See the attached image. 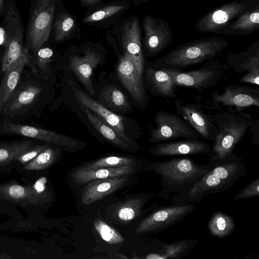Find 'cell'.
I'll list each match as a JSON object with an SVG mask.
<instances>
[{"mask_svg":"<svg viewBox=\"0 0 259 259\" xmlns=\"http://www.w3.org/2000/svg\"><path fill=\"white\" fill-rule=\"evenodd\" d=\"M257 5H259V0L233 1L225 4L198 19L195 29L200 33L219 34L230 22Z\"/></svg>","mask_w":259,"mask_h":259,"instance_id":"obj_9","label":"cell"},{"mask_svg":"<svg viewBox=\"0 0 259 259\" xmlns=\"http://www.w3.org/2000/svg\"><path fill=\"white\" fill-rule=\"evenodd\" d=\"M7 38L6 48L2 62V70L5 72L15 61L28 54L23 43V30L19 15L11 6L8 12L6 26Z\"/></svg>","mask_w":259,"mask_h":259,"instance_id":"obj_14","label":"cell"},{"mask_svg":"<svg viewBox=\"0 0 259 259\" xmlns=\"http://www.w3.org/2000/svg\"><path fill=\"white\" fill-rule=\"evenodd\" d=\"M135 170V166L92 169L79 167L72 172V177L76 184L81 185L98 179L127 176L133 173Z\"/></svg>","mask_w":259,"mask_h":259,"instance_id":"obj_27","label":"cell"},{"mask_svg":"<svg viewBox=\"0 0 259 259\" xmlns=\"http://www.w3.org/2000/svg\"><path fill=\"white\" fill-rule=\"evenodd\" d=\"M212 116L218 132L211 147L210 155L224 158L233 152L236 145L254 122L250 115L243 111L227 110Z\"/></svg>","mask_w":259,"mask_h":259,"instance_id":"obj_5","label":"cell"},{"mask_svg":"<svg viewBox=\"0 0 259 259\" xmlns=\"http://www.w3.org/2000/svg\"><path fill=\"white\" fill-rule=\"evenodd\" d=\"M160 68L171 76L176 86L198 92L215 85L223 77L225 70L224 65L214 59L207 61L200 68L187 71Z\"/></svg>","mask_w":259,"mask_h":259,"instance_id":"obj_7","label":"cell"},{"mask_svg":"<svg viewBox=\"0 0 259 259\" xmlns=\"http://www.w3.org/2000/svg\"><path fill=\"white\" fill-rule=\"evenodd\" d=\"M60 151L49 146L26 164L16 168V170L25 178H38L43 175L57 160Z\"/></svg>","mask_w":259,"mask_h":259,"instance_id":"obj_25","label":"cell"},{"mask_svg":"<svg viewBox=\"0 0 259 259\" xmlns=\"http://www.w3.org/2000/svg\"><path fill=\"white\" fill-rule=\"evenodd\" d=\"M59 0H34L26 33V49L35 54L48 40Z\"/></svg>","mask_w":259,"mask_h":259,"instance_id":"obj_6","label":"cell"},{"mask_svg":"<svg viewBox=\"0 0 259 259\" xmlns=\"http://www.w3.org/2000/svg\"><path fill=\"white\" fill-rule=\"evenodd\" d=\"M80 105L81 109L94 127L103 137L112 145L120 150L126 151H136L139 149V147L133 145L125 141L101 117L89 109Z\"/></svg>","mask_w":259,"mask_h":259,"instance_id":"obj_28","label":"cell"},{"mask_svg":"<svg viewBox=\"0 0 259 259\" xmlns=\"http://www.w3.org/2000/svg\"><path fill=\"white\" fill-rule=\"evenodd\" d=\"M146 79L151 92L157 97L176 98L175 84L171 76L162 68L149 67Z\"/></svg>","mask_w":259,"mask_h":259,"instance_id":"obj_26","label":"cell"},{"mask_svg":"<svg viewBox=\"0 0 259 259\" xmlns=\"http://www.w3.org/2000/svg\"><path fill=\"white\" fill-rule=\"evenodd\" d=\"M208 163L209 170L190 187L173 196L172 204L200 203L207 195L230 189L245 175L244 162L233 152L222 158L210 155Z\"/></svg>","mask_w":259,"mask_h":259,"instance_id":"obj_1","label":"cell"},{"mask_svg":"<svg viewBox=\"0 0 259 259\" xmlns=\"http://www.w3.org/2000/svg\"><path fill=\"white\" fill-rule=\"evenodd\" d=\"M3 135H17L45 141L58 146L67 152H74L83 148L86 143L60 133L34 127L15 123L5 118L0 130Z\"/></svg>","mask_w":259,"mask_h":259,"instance_id":"obj_10","label":"cell"},{"mask_svg":"<svg viewBox=\"0 0 259 259\" xmlns=\"http://www.w3.org/2000/svg\"><path fill=\"white\" fill-rule=\"evenodd\" d=\"M195 206L190 203L164 206L143 219L135 230L136 234L162 231L179 223L191 214Z\"/></svg>","mask_w":259,"mask_h":259,"instance_id":"obj_11","label":"cell"},{"mask_svg":"<svg viewBox=\"0 0 259 259\" xmlns=\"http://www.w3.org/2000/svg\"><path fill=\"white\" fill-rule=\"evenodd\" d=\"M29 54L22 56L5 72L0 85V114L17 90L22 72Z\"/></svg>","mask_w":259,"mask_h":259,"instance_id":"obj_24","label":"cell"},{"mask_svg":"<svg viewBox=\"0 0 259 259\" xmlns=\"http://www.w3.org/2000/svg\"><path fill=\"white\" fill-rule=\"evenodd\" d=\"M235 228L233 219L225 213L216 212L210 219L208 229L214 236L223 238L232 234Z\"/></svg>","mask_w":259,"mask_h":259,"instance_id":"obj_31","label":"cell"},{"mask_svg":"<svg viewBox=\"0 0 259 259\" xmlns=\"http://www.w3.org/2000/svg\"><path fill=\"white\" fill-rule=\"evenodd\" d=\"M94 226L99 236L108 244H117L124 241L116 230L100 219L95 220Z\"/></svg>","mask_w":259,"mask_h":259,"instance_id":"obj_38","label":"cell"},{"mask_svg":"<svg viewBox=\"0 0 259 259\" xmlns=\"http://www.w3.org/2000/svg\"><path fill=\"white\" fill-rule=\"evenodd\" d=\"M53 55V52L50 48H40L34 56L29 55L26 64L28 65L36 75L39 73L49 74V64Z\"/></svg>","mask_w":259,"mask_h":259,"instance_id":"obj_36","label":"cell"},{"mask_svg":"<svg viewBox=\"0 0 259 259\" xmlns=\"http://www.w3.org/2000/svg\"><path fill=\"white\" fill-rule=\"evenodd\" d=\"M138 1H146L147 0H138Z\"/></svg>","mask_w":259,"mask_h":259,"instance_id":"obj_45","label":"cell"},{"mask_svg":"<svg viewBox=\"0 0 259 259\" xmlns=\"http://www.w3.org/2000/svg\"><path fill=\"white\" fill-rule=\"evenodd\" d=\"M41 92V88L36 84L30 83L25 84L17 90L2 113L12 116L13 114L16 113L34 102Z\"/></svg>","mask_w":259,"mask_h":259,"instance_id":"obj_29","label":"cell"},{"mask_svg":"<svg viewBox=\"0 0 259 259\" xmlns=\"http://www.w3.org/2000/svg\"><path fill=\"white\" fill-rule=\"evenodd\" d=\"M228 42L217 36L201 38L178 46L159 58L156 66L183 70L190 66L213 60L227 48Z\"/></svg>","mask_w":259,"mask_h":259,"instance_id":"obj_3","label":"cell"},{"mask_svg":"<svg viewBox=\"0 0 259 259\" xmlns=\"http://www.w3.org/2000/svg\"><path fill=\"white\" fill-rule=\"evenodd\" d=\"M33 145L31 141L0 144V175H9L15 169L17 157Z\"/></svg>","mask_w":259,"mask_h":259,"instance_id":"obj_30","label":"cell"},{"mask_svg":"<svg viewBox=\"0 0 259 259\" xmlns=\"http://www.w3.org/2000/svg\"><path fill=\"white\" fill-rule=\"evenodd\" d=\"M49 146V144L32 145L17 157L16 158V168L29 162Z\"/></svg>","mask_w":259,"mask_h":259,"instance_id":"obj_40","label":"cell"},{"mask_svg":"<svg viewBox=\"0 0 259 259\" xmlns=\"http://www.w3.org/2000/svg\"><path fill=\"white\" fill-rule=\"evenodd\" d=\"M174 106L177 114L189 123L198 135L213 141L218 131L212 115L204 113L199 105L181 100L176 99Z\"/></svg>","mask_w":259,"mask_h":259,"instance_id":"obj_15","label":"cell"},{"mask_svg":"<svg viewBox=\"0 0 259 259\" xmlns=\"http://www.w3.org/2000/svg\"><path fill=\"white\" fill-rule=\"evenodd\" d=\"M210 167L209 163L199 164L190 157H184L149 163L145 169L160 176L162 188L159 194L161 198L167 199L171 194L190 187L207 173Z\"/></svg>","mask_w":259,"mask_h":259,"instance_id":"obj_2","label":"cell"},{"mask_svg":"<svg viewBox=\"0 0 259 259\" xmlns=\"http://www.w3.org/2000/svg\"><path fill=\"white\" fill-rule=\"evenodd\" d=\"M7 38V33L5 29L0 27V45H5Z\"/></svg>","mask_w":259,"mask_h":259,"instance_id":"obj_42","label":"cell"},{"mask_svg":"<svg viewBox=\"0 0 259 259\" xmlns=\"http://www.w3.org/2000/svg\"><path fill=\"white\" fill-rule=\"evenodd\" d=\"M102 0H80L81 3L83 5H85L87 6H92L95 4H97L99 2H100Z\"/></svg>","mask_w":259,"mask_h":259,"instance_id":"obj_43","label":"cell"},{"mask_svg":"<svg viewBox=\"0 0 259 259\" xmlns=\"http://www.w3.org/2000/svg\"><path fill=\"white\" fill-rule=\"evenodd\" d=\"M136 159L119 156H109L103 157L93 161L85 163L79 167L85 169H92L101 167H118L125 166H135Z\"/></svg>","mask_w":259,"mask_h":259,"instance_id":"obj_37","label":"cell"},{"mask_svg":"<svg viewBox=\"0 0 259 259\" xmlns=\"http://www.w3.org/2000/svg\"><path fill=\"white\" fill-rule=\"evenodd\" d=\"M149 198V196H145L127 200L117 207V217L119 220L124 222L133 220L141 215L142 208Z\"/></svg>","mask_w":259,"mask_h":259,"instance_id":"obj_34","label":"cell"},{"mask_svg":"<svg viewBox=\"0 0 259 259\" xmlns=\"http://www.w3.org/2000/svg\"><path fill=\"white\" fill-rule=\"evenodd\" d=\"M99 99L102 104L115 110L126 111L130 109L129 103L124 94L114 86H106L100 93Z\"/></svg>","mask_w":259,"mask_h":259,"instance_id":"obj_32","label":"cell"},{"mask_svg":"<svg viewBox=\"0 0 259 259\" xmlns=\"http://www.w3.org/2000/svg\"><path fill=\"white\" fill-rule=\"evenodd\" d=\"M122 4H113L105 6L86 16L83 20L84 23L99 21L111 17L122 11L124 8Z\"/></svg>","mask_w":259,"mask_h":259,"instance_id":"obj_39","label":"cell"},{"mask_svg":"<svg viewBox=\"0 0 259 259\" xmlns=\"http://www.w3.org/2000/svg\"><path fill=\"white\" fill-rule=\"evenodd\" d=\"M71 87L72 92L80 105L89 109L101 117L127 142L134 146H138L133 143L125 134L123 117L109 110L101 103L93 99L77 87L72 84Z\"/></svg>","mask_w":259,"mask_h":259,"instance_id":"obj_17","label":"cell"},{"mask_svg":"<svg viewBox=\"0 0 259 259\" xmlns=\"http://www.w3.org/2000/svg\"><path fill=\"white\" fill-rule=\"evenodd\" d=\"M259 29V5L240 14L227 24L219 34L226 36H244Z\"/></svg>","mask_w":259,"mask_h":259,"instance_id":"obj_23","label":"cell"},{"mask_svg":"<svg viewBox=\"0 0 259 259\" xmlns=\"http://www.w3.org/2000/svg\"><path fill=\"white\" fill-rule=\"evenodd\" d=\"M259 195V178L251 181L241 189L233 198V200L248 199Z\"/></svg>","mask_w":259,"mask_h":259,"instance_id":"obj_41","label":"cell"},{"mask_svg":"<svg viewBox=\"0 0 259 259\" xmlns=\"http://www.w3.org/2000/svg\"><path fill=\"white\" fill-rule=\"evenodd\" d=\"M120 80L133 99L142 102L145 99V92L142 77L130 58L125 54L120 58L117 67Z\"/></svg>","mask_w":259,"mask_h":259,"instance_id":"obj_21","label":"cell"},{"mask_svg":"<svg viewBox=\"0 0 259 259\" xmlns=\"http://www.w3.org/2000/svg\"><path fill=\"white\" fill-rule=\"evenodd\" d=\"M1 124V123H0Z\"/></svg>","mask_w":259,"mask_h":259,"instance_id":"obj_46","label":"cell"},{"mask_svg":"<svg viewBox=\"0 0 259 259\" xmlns=\"http://www.w3.org/2000/svg\"><path fill=\"white\" fill-rule=\"evenodd\" d=\"M227 66L238 74L245 73L239 82L259 85V40L252 44L245 50L227 56Z\"/></svg>","mask_w":259,"mask_h":259,"instance_id":"obj_13","label":"cell"},{"mask_svg":"<svg viewBox=\"0 0 259 259\" xmlns=\"http://www.w3.org/2000/svg\"><path fill=\"white\" fill-rule=\"evenodd\" d=\"M137 17L128 20L125 24L122 36L124 54L133 61L137 71L142 77L145 60L141 45V33Z\"/></svg>","mask_w":259,"mask_h":259,"instance_id":"obj_18","label":"cell"},{"mask_svg":"<svg viewBox=\"0 0 259 259\" xmlns=\"http://www.w3.org/2000/svg\"><path fill=\"white\" fill-rule=\"evenodd\" d=\"M126 178V176L109 178L88 183L81 192L82 204H91L112 193L125 183Z\"/></svg>","mask_w":259,"mask_h":259,"instance_id":"obj_22","label":"cell"},{"mask_svg":"<svg viewBox=\"0 0 259 259\" xmlns=\"http://www.w3.org/2000/svg\"><path fill=\"white\" fill-rule=\"evenodd\" d=\"M212 101L217 106L227 107V110L241 112L244 109L259 107V90L257 87L243 85H228L220 93L213 92Z\"/></svg>","mask_w":259,"mask_h":259,"instance_id":"obj_12","label":"cell"},{"mask_svg":"<svg viewBox=\"0 0 259 259\" xmlns=\"http://www.w3.org/2000/svg\"><path fill=\"white\" fill-rule=\"evenodd\" d=\"M211 146L199 139L161 142L152 147L149 153L159 156L210 154Z\"/></svg>","mask_w":259,"mask_h":259,"instance_id":"obj_19","label":"cell"},{"mask_svg":"<svg viewBox=\"0 0 259 259\" xmlns=\"http://www.w3.org/2000/svg\"><path fill=\"white\" fill-rule=\"evenodd\" d=\"M102 59L101 55L93 50H88L84 56L73 55L69 58L70 69L91 95L95 93L92 81L93 71Z\"/></svg>","mask_w":259,"mask_h":259,"instance_id":"obj_20","label":"cell"},{"mask_svg":"<svg viewBox=\"0 0 259 259\" xmlns=\"http://www.w3.org/2000/svg\"><path fill=\"white\" fill-rule=\"evenodd\" d=\"M4 2V0H0V13H1L3 10Z\"/></svg>","mask_w":259,"mask_h":259,"instance_id":"obj_44","label":"cell"},{"mask_svg":"<svg viewBox=\"0 0 259 259\" xmlns=\"http://www.w3.org/2000/svg\"><path fill=\"white\" fill-rule=\"evenodd\" d=\"M21 183L11 180L0 183V200L9 202L33 213L41 210L52 198L47 178L23 179Z\"/></svg>","mask_w":259,"mask_h":259,"instance_id":"obj_4","label":"cell"},{"mask_svg":"<svg viewBox=\"0 0 259 259\" xmlns=\"http://www.w3.org/2000/svg\"><path fill=\"white\" fill-rule=\"evenodd\" d=\"M197 243L194 239L177 240L164 244L158 253L162 259H179L187 255Z\"/></svg>","mask_w":259,"mask_h":259,"instance_id":"obj_33","label":"cell"},{"mask_svg":"<svg viewBox=\"0 0 259 259\" xmlns=\"http://www.w3.org/2000/svg\"><path fill=\"white\" fill-rule=\"evenodd\" d=\"M76 26V20L73 16L68 13H61L57 16L54 24L55 40L60 42L67 39L70 37Z\"/></svg>","mask_w":259,"mask_h":259,"instance_id":"obj_35","label":"cell"},{"mask_svg":"<svg viewBox=\"0 0 259 259\" xmlns=\"http://www.w3.org/2000/svg\"><path fill=\"white\" fill-rule=\"evenodd\" d=\"M143 27L145 48L150 56L156 55L172 43L173 34L165 20L145 14Z\"/></svg>","mask_w":259,"mask_h":259,"instance_id":"obj_16","label":"cell"},{"mask_svg":"<svg viewBox=\"0 0 259 259\" xmlns=\"http://www.w3.org/2000/svg\"><path fill=\"white\" fill-rule=\"evenodd\" d=\"M155 126L150 131L149 142L157 144L182 138L199 139L198 134L189 123L178 114L165 111H158L155 114Z\"/></svg>","mask_w":259,"mask_h":259,"instance_id":"obj_8","label":"cell"}]
</instances>
